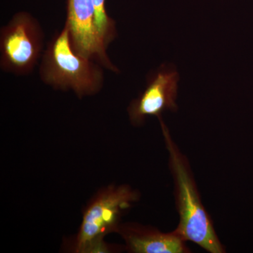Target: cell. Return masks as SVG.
Instances as JSON below:
<instances>
[{"label":"cell","mask_w":253,"mask_h":253,"mask_svg":"<svg viewBox=\"0 0 253 253\" xmlns=\"http://www.w3.org/2000/svg\"><path fill=\"white\" fill-rule=\"evenodd\" d=\"M179 80V73L172 65L163 64L149 74L144 90L128 107L131 124L141 126L149 116L160 119L165 111H176Z\"/></svg>","instance_id":"obj_5"},{"label":"cell","mask_w":253,"mask_h":253,"mask_svg":"<svg viewBox=\"0 0 253 253\" xmlns=\"http://www.w3.org/2000/svg\"><path fill=\"white\" fill-rule=\"evenodd\" d=\"M65 24L69 31L73 49L76 53L93 60L106 69L119 73L106 53L95 24L92 0H67V16Z\"/></svg>","instance_id":"obj_6"},{"label":"cell","mask_w":253,"mask_h":253,"mask_svg":"<svg viewBox=\"0 0 253 253\" xmlns=\"http://www.w3.org/2000/svg\"><path fill=\"white\" fill-rule=\"evenodd\" d=\"M119 234L126 251L132 253H189L186 241L175 231L163 232L156 228L138 223L121 224Z\"/></svg>","instance_id":"obj_7"},{"label":"cell","mask_w":253,"mask_h":253,"mask_svg":"<svg viewBox=\"0 0 253 253\" xmlns=\"http://www.w3.org/2000/svg\"><path fill=\"white\" fill-rule=\"evenodd\" d=\"M95 12V24L103 44L107 49L117 37L116 23L106 11V0H92Z\"/></svg>","instance_id":"obj_8"},{"label":"cell","mask_w":253,"mask_h":253,"mask_svg":"<svg viewBox=\"0 0 253 253\" xmlns=\"http://www.w3.org/2000/svg\"><path fill=\"white\" fill-rule=\"evenodd\" d=\"M139 199L136 190L128 185H111L95 195L83 212L81 226L72 245L76 253L109 251L104 238L118 233L123 213Z\"/></svg>","instance_id":"obj_3"},{"label":"cell","mask_w":253,"mask_h":253,"mask_svg":"<svg viewBox=\"0 0 253 253\" xmlns=\"http://www.w3.org/2000/svg\"><path fill=\"white\" fill-rule=\"evenodd\" d=\"M44 34L41 23L26 11L15 14L0 29V68L15 76L33 72L42 56Z\"/></svg>","instance_id":"obj_4"},{"label":"cell","mask_w":253,"mask_h":253,"mask_svg":"<svg viewBox=\"0 0 253 253\" xmlns=\"http://www.w3.org/2000/svg\"><path fill=\"white\" fill-rule=\"evenodd\" d=\"M161 124L169 168L174 184V196L179 223L174 231L186 241L194 243L211 253H224L211 216L205 208L189 160L172 139L163 118Z\"/></svg>","instance_id":"obj_1"},{"label":"cell","mask_w":253,"mask_h":253,"mask_svg":"<svg viewBox=\"0 0 253 253\" xmlns=\"http://www.w3.org/2000/svg\"><path fill=\"white\" fill-rule=\"evenodd\" d=\"M104 67L76 53L66 24L51 38L41 58L40 77L58 90L73 91L83 98L99 93L104 84Z\"/></svg>","instance_id":"obj_2"}]
</instances>
